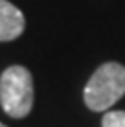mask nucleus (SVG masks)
Listing matches in <instances>:
<instances>
[{
	"label": "nucleus",
	"mask_w": 125,
	"mask_h": 127,
	"mask_svg": "<svg viewBox=\"0 0 125 127\" xmlns=\"http://www.w3.org/2000/svg\"><path fill=\"white\" fill-rule=\"evenodd\" d=\"M0 105L11 118H24L34 105V80L26 67L11 65L0 77Z\"/></svg>",
	"instance_id": "obj_2"
},
{
	"label": "nucleus",
	"mask_w": 125,
	"mask_h": 127,
	"mask_svg": "<svg viewBox=\"0 0 125 127\" xmlns=\"http://www.w3.org/2000/svg\"><path fill=\"white\" fill-rule=\"evenodd\" d=\"M24 15L17 6L0 0V41H13L24 32Z\"/></svg>",
	"instance_id": "obj_3"
},
{
	"label": "nucleus",
	"mask_w": 125,
	"mask_h": 127,
	"mask_svg": "<svg viewBox=\"0 0 125 127\" xmlns=\"http://www.w3.org/2000/svg\"><path fill=\"white\" fill-rule=\"evenodd\" d=\"M125 95V65L106 62L95 69L84 88V103L94 112H105Z\"/></svg>",
	"instance_id": "obj_1"
},
{
	"label": "nucleus",
	"mask_w": 125,
	"mask_h": 127,
	"mask_svg": "<svg viewBox=\"0 0 125 127\" xmlns=\"http://www.w3.org/2000/svg\"><path fill=\"white\" fill-rule=\"evenodd\" d=\"M0 127H6V125H4V123H0Z\"/></svg>",
	"instance_id": "obj_5"
},
{
	"label": "nucleus",
	"mask_w": 125,
	"mask_h": 127,
	"mask_svg": "<svg viewBox=\"0 0 125 127\" xmlns=\"http://www.w3.org/2000/svg\"><path fill=\"white\" fill-rule=\"evenodd\" d=\"M103 127H125V110H110L103 116Z\"/></svg>",
	"instance_id": "obj_4"
}]
</instances>
